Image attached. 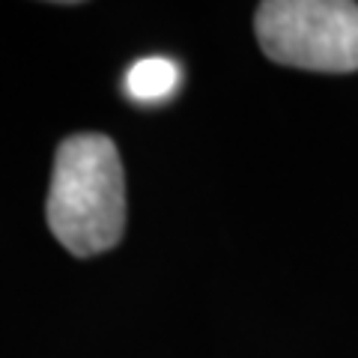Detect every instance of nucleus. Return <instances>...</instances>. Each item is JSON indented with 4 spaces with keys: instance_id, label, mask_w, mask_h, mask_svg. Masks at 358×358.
<instances>
[{
    "instance_id": "obj_1",
    "label": "nucleus",
    "mask_w": 358,
    "mask_h": 358,
    "mask_svg": "<svg viewBox=\"0 0 358 358\" xmlns=\"http://www.w3.org/2000/svg\"><path fill=\"white\" fill-rule=\"evenodd\" d=\"M48 227L69 254L93 257L114 248L126 227V176L108 134L66 138L54 159Z\"/></svg>"
},
{
    "instance_id": "obj_2",
    "label": "nucleus",
    "mask_w": 358,
    "mask_h": 358,
    "mask_svg": "<svg viewBox=\"0 0 358 358\" xmlns=\"http://www.w3.org/2000/svg\"><path fill=\"white\" fill-rule=\"evenodd\" d=\"M257 39L268 60L308 72L358 69V3L266 0L257 6Z\"/></svg>"
},
{
    "instance_id": "obj_3",
    "label": "nucleus",
    "mask_w": 358,
    "mask_h": 358,
    "mask_svg": "<svg viewBox=\"0 0 358 358\" xmlns=\"http://www.w3.org/2000/svg\"><path fill=\"white\" fill-rule=\"evenodd\" d=\"M179 66L167 57H143L126 75V93L141 105H155L171 99L179 87Z\"/></svg>"
}]
</instances>
